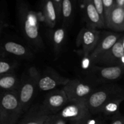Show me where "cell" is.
<instances>
[{
  "instance_id": "3957f363",
  "label": "cell",
  "mask_w": 124,
  "mask_h": 124,
  "mask_svg": "<svg viewBox=\"0 0 124 124\" xmlns=\"http://www.w3.org/2000/svg\"><path fill=\"white\" fill-rule=\"evenodd\" d=\"M39 73L35 67H31L21 78L18 90V95L23 113H26L31 107V103L38 88Z\"/></svg>"
},
{
  "instance_id": "cb8c5ba5",
  "label": "cell",
  "mask_w": 124,
  "mask_h": 124,
  "mask_svg": "<svg viewBox=\"0 0 124 124\" xmlns=\"http://www.w3.org/2000/svg\"><path fill=\"white\" fill-rule=\"evenodd\" d=\"M94 6L96 8L97 11L99 13V15L101 17L102 19L105 24V12H104V4H103V0H93ZM106 26V25H105Z\"/></svg>"
},
{
  "instance_id": "277c9868",
  "label": "cell",
  "mask_w": 124,
  "mask_h": 124,
  "mask_svg": "<svg viewBox=\"0 0 124 124\" xmlns=\"http://www.w3.org/2000/svg\"><path fill=\"white\" fill-rule=\"evenodd\" d=\"M124 96V88L108 85L96 88L86 100L88 110L92 115H99L102 107L107 102L119 96Z\"/></svg>"
},
{
  "instance_id": "52a82bcc",
  "label": "cell",
  "mask_w": 124,
  "mask_h": 124,
  "mask_svg": "<svg viewBox=\"0 0 124 124\" xmlns=\"http://www.w3.org/2000/svg\"><path fill=\"white\" fill-rule=\"evenodd\" d=\"M57 115L61 118L71 122L81 121L92 115L88 110L86 101L69 102Z\"/></svg>"
},
{
  "instance_id": "5bb4252c",
  "label": "cell",
  "mask_w": 124,
  "mask_h": 124,
  "mask_svg": "<svg viewBox=\"0 0 124 124\" xmlns=\"http://www.w3.org/2000/svg\"><path fill=\"white\" fill-rule=\"evenodd\" d=\"M84 6L87 26L96 29H101L105 26V23L97 11L93 0H84Z\"/></svg>"
},
{
  "instance_id": "d4e9b609",
  "label": "cell",
  "mask_w": 124,
  "mask_h": 124,
  "mask_svg": "<svg viewBox=\"0 0 124 124\" xmlns=\"http://www.w3.org/2000/svg\"><path fill=\"white\" fill-rule=\"evenodd\" d=\"M93 115H91L87 121V124H106L105 121L99 117L98 118H93L92 117Z\"/></svg>"
},
{
  "instance_id": "9a60e30c",
  "label": "cell",
  "mask_w": 124,
  "mask_h": 124,
  "mask_svg": "<svg viewBox=\"0 0 124 124\" xmlns=\"http://www.w3.org/2000/svg\"><path fill=\"white\" fill-rule=\"evenodd\" d=\"M105 25L114 31H124V7L116 5L106 19Z\"/></svg>"
},
{
  "instance_id": "7c38bea8",
  "label": "cell",
  "mask_w": 124,
  "mask_h": 124,
  "mask_svg": "<svg viewBox=\"0 0 124 124\" xmlns=\"http://www.w3.org/2000/svg\"><path fill=\"white\" fill-rule=\"evenodd\" d=\"M120 38L119 34L114 33H107L101 38L96 47L88 56L91 62L94 64L115 44Z\"/></svg>"
},
{
  "instance_id": "7402d4cb",
  "label": "cell",
  "mask_w": 124,
  "mask_h": 124,
  "mask_svg": "<svg viewBox=\"0 0 124 124\" xmlns=\"http://www.w3.org/2000/svg\"><path fill=\"white\" fill-rule=\"evenodd\" d=\"M16 67V62H10L1 59L0 61V75L12 73Z\"/></svg>"
},
{
  "instance_id": "e0dca14e",
  "label": "cell",
  "mask_w": 124,
  "mask_h": 124,
  "mask_svg": "<svg viewBox=\"0 0 124 124\" xmlns=\"http://www.w3.org/2000/svg\"><path fill=\"white\" fill-rule=\"evenodd\" d=\"M123 101L124 96H119L107 102L101 110L99 114L105 117H110L111 119L121 116L119 113V106Z\"/></svg>"
},
{
  "instance_id": "ac0fdd59",
  "label": "cell",
  "mask_w": 124,
  "mask_h": 124,
  "mask_svg": "<svg viewBox=\"0 0 124 124\" xmlns=\"http://www.w3.org/2000/svg\"><path fill=\"white\" fill-rule=\"evenodd\" d=\"M42 12L47 25L52 29L54 28L56 24L58 16L52 0H44L42 2Z\"/></svg>"
},
{
  "instance_id": "484cf974",
  "label": "cell",
  "mask_w": 124,
  "mask_h": 124,
  "mask_svg": "<svg viewBox=\"0 0 124 124\" xmlns=\"http://www.w3.org/2000/svg\"><path fill=\"white\" fill-rule=\"evenodd\" d=\"M52 1L55 6L57 13H58V18H59L61 16V8L63 0H52Z\"/></svg>"
},
{
  "instance_id": "8fae6325",
  "label": "cell",
  "mask_w": 124,
  "mask_h": 124,
  "mask_svg": "<svg viewBox=\"0 0 124 124\" xmlns=\"http://www.w3.org/2000/svg\"><path fill=\"white\" fill-rule=\"evenodd\" d=\"M51 115L43 104H36L25 113L17 124H43Z\"/></svg>"
},
{
  "instance_id": "ffe728a7",
  "label": "cell",
  "mask_w": 124,
  "mask_h": 124,
  "mask_svg": "<svg viewBox=\"0 0 124 124\" xmlns=\"http://www.w3.org/2000/svg\"><path fill=\"white\" fill-rule=\"evenodd\" d=\"M76 0H63L61 8V16L64 27H68L72 21L75 13Z\"/></svg>"
},
{
  "instance_id": "8992f818",
  "label": "cell",
  "mask_w": 124,
  "mask_h": 124,
  "mask_svg": "<svg viewBox=\"0 0 124 124\" xmlns=\"http://www.w3.org/2000/svg\"><path fill=\"white\" fill-rule=\"evenodd\" d=\"M101 38V32L96 29L87 26L81 29L77 37V46L81 48L84 56L90 55L96 47Z\"/></svg>"
},
{
  "instance_id": "1f68e13d",
  "label": "cell",
  "mask_w": 124,
  "mask_h": 124,
  "mask_svg": "<svg viewBox=\"0 0 124 124\" xmlns=\"http://www.w3.org/2000/svg\"><path fill=\"white\" fill-rule=\"evenodd\" d=\"M122 46H123L124 48V36L122 38Z\"/></svg>"
},
{
  "instance_id": "4fadbf2b",
  "label": "cell",
  "mask_w": 124,
  "mask_h": 124,
  "mask_svg": "<svg viewBox=\"0 0 124 124\" xmlns=\"http://www.w3.org/2000/svg\"><path fill=\"white\" fill-rule=\"evenodd\" d=\"M96 78L103 81H112L119 79L124 73V65L98 67L94 66L90 71Z\"/></svg>"
},
{
  "instance_id": "9c48e42d",
  "label": "cell",
  "mask_w": 124,
  "mask_h": 124,
  "mask_svg": "<svg viewBox=\"0 0 124 124\" xmlns=\"http://www.w3.org/2000/svg\"><path fill=\"white\" fill-rule=\"evenodd\" d=\"M69 102L64 89L50 91L43 102V105L52 115H56L61 111Z\"/></svg>"
},
{
  "instance_id": "ba28073f",
  "label": "cell",
  "mask_w": 124,
  "mask_h": 124,
  "mask_svg": "<svg viewBox=\"0 0 124 124\" xmlns=\"http://www.w3.org/2000/svg\"><path fill=\"white\" fill-rule=\"evenodd\" d=\"M70 79L61 76L52 69H48L42 75L39 74L38 88L42 91H52L59 85L64 87Z\"/></svg>"
},
{
  "instance_id": "4dcf8cb0",
  "label": "cell",
  "mask_w": 124,
  "mask_h": 124,
  "mask_svg": "<svg viewBox=\"0 0 124 124\" xmlns=\"http://www.w3.org/2000/svg\"><path fill=\"white\" fill-rule=\"evenodd\" d=\"M116 2L117 6L124 7V0H116Z\"/></svg>"
},
{
  "instance_id": "7a4b0ae2",
  "label": "cell",
  "mask_w": 124,
  "mask_h": 124,
  "mask_svg": "<svg viewBox=\"0 0 124 124\" xmlns=\"http://www.w3.org/2000/svg\"><path fill=\"white\" fill-rule=\"evenodd\" d=\"M23 114L18 91L2 92L0 101V124H16Z\"/></svg>"
},
{
  "instance_id": "5b68a950",
  "label": "cell",
  "mask_w": 124,
  "mask_h": 124,
  "mask_svg": "<svg viewBox=\"0 0 124 124\" xmlns=\"http://www.w3.org/2000/svg\"><path fill=\"white\" fill-rule=\"evenodd\" d=\"M63 89L66 93L69 102L86 101L96 88L94 86L79 79L70 80Z\"/></svg>"
},
{
  "instance_id": "4316f807",
  "label": "cell",
  "mask_w": 124,
  "mask_h": 124,
  "mask_svg": "<svg viewBox=\"0 0 124 124\" xmlns=\"http://www.w3.org/2000/svg\"><path fill=\"white\" fill-rule=\"evenodd\" d=\"M110 124H124V116H118L116 118L111 120V123Z\"/></svg>"
},
{
  "instance_id": "44dd1931",
  "label": "cell",
  "mask_w": 124,
  "mask_h": 124,
  "mask_svg": "<svg viewBox=\"0 0 124 124\" xmlns=\"http://www.w3.org/2000/svg\"><path fill=\"white\" fill-rule=\"evenodd\" d=\"M52 41L54 50L57 53L60 52L65 39V27L58 28L56 29L52 33Z\"/></svg>"
},
{
  "instance_id": "83f0119b",
  "label": "cell",
  "mask_w": 124,
  "mask_h": 124,
  "mask_svg": "<svg viewBox=\"0 0 124 124\" xmlns=\"http://www.w3.org/2000/svg\"><path fill=\"white\" fill-rule=\"evenodd\" d=\"M56 118V115H51L50 116L48 117V119L46 120V122H45L43 124H54Z\"/></svg>"
},
{
  "instance_id": "6da1fadb",
  "label": "cell",
  "mask_w": 124,
  "mask_h": 124,
  "mask_svg": "<svg viewBox=\"0 0 124 124\" xmlns=\"http://www.w3.org/2000/svg\"><path fill=\"white\" fill-rule=\"evenodd\" d=\"M18 18L19 27L28 43L36 50L42 49L44 43L40 35L39 20L37 13L26 4L19 3Z\"/></svg>"
},
{
  "instance_id": "2e32d148",
  "label": "cell",
  "mask_w": 124,
  "mask_h": 124,
  "mask_svg": "<svg viewBox=\"0 0 124 124\" xmlns=\"http://www.w3.org/2000/svg\"><path fill=\"white\" fill-rule=\"evenodd\" d=\"M2 50L6 53L23 58H30L32 53L29 48L14 41H7L2 44Z\"/></svg>"
},
{
  "instance_id": "603a6c76",
  "label": "cell",
  "mask_w": 124,
  "mask_h": 124,
  "mask_svg": "<svg viewBox=\"0 0 124 124\" xmlns=\"http://www.w3.org/2000/svg\"><path fill=\"white\" fill-rule=\"evenodd\" d=\"M103 4H104L105 21H106L107 17L108 16L114 7L116 6V0H103Z\"/></svg>"
},
{
  "instance_id": "d6986e66",
  "label": "cell",
  "mask_w": 124,
  "mask_h": 124,
  "mask_svg": "<svg viewBox=\"0 0 124 124\" xmlns=\"http://www.w3.org/2000/svg\"><path fill=\"white\" fill-rule=\"evenodd\" d=\"M21 79L13 73L1 75L0 87L3 92L18 91L20 86Z\"/></svg>"
},
{
  "instance_id": "f1b7e54d",
  "label": "cell",
  "mask_w": 124,
  "mask_h": 124,
  "mask_svg": "<svg viewBox=\"0 0 124 124\" xmlns=\"http://www.w3.org/2000/svg\"><path fill=\"white\" fill-rule=\"evenodd\" d=\"M56 115H57V118L56 119L55 123H54V124H66V123H65V120L61 118L60 117H59V116H58L57 114Z\"/></svg>"
},
{
  "instance_id": "30bf717a",
  "label": "cell",
  "mask_w": 124,
  "mask_h": 124,
  "mask_svg": "<svg viewBox=\"0 0 124 124\" xmlns=\"http://www.w3.org/2000/svg\"><path fill=\"white\" fill-rule=\"evenodd\" d=\"M124 56V48L122 46V38H120L115 44L94 64L106 66L121 65V60Z\"/></svg>"
},
{
  "instance_id": "f546056e",
  "label": "cell",
  "mask_w": 124,
  "mask_h": 124,
  "mask_svg": "<svg viewBox=\"0 0 124 124\" xmlns=\"http://www.w3.org/2000/svg\"><path fill=\"white\" fill-rule=\"evenodd\" d=\"M89 116V117H90ZM89 117H87L85 119H84L81 120V121H77V122H71L72 124H87V119Z\"/></svg>"
}]
</instances>
